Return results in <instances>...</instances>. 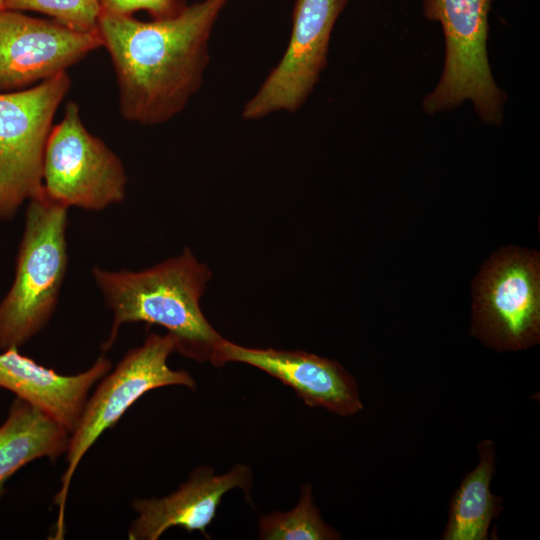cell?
I'll return each instance as SVG.
<instances>
[{
	"label": "cell",
	"instance_id": "cell-6",
	"mask_svg": "<svg viewBox=\"0 0 540 540\" xmlns=\"http://www.w3.org/2000/svg\"><path fill=\"white\" fill-rule=\"evenodd\" d=\"M538 253L502 248L484 264L473 285L471 334L498 352L540 341Z\"/></svg>",
	"mask_w": 540,
	"mask_h": 540
},
{
	"label": "cell",
	"instance_id": "cell-4",
	"mask_svg": "<svg viewBox=\"0 0 540 540\" xmlns=\"http://www.w3.org/2000/svg\"><path fill=\"white\" fill-rule=\"evenodd\" d=\"M174 351L175 340L170 334H148L144 343L130 349L88 397L80 420L70 434L67 466L53 500L58 507L53 539H62L64 535L65 507L74 473L103 432L112 428L137 400L153 389L165 386L195 389L196 382L190 373L169 367L167 361Z\"/></svg>",
	"mask_w": 540,
	"mask_h": 540
},
{
	"label": "cell",
	"instance_id": "cell-3",
	"mask_svg": "<svg viewBox=\"0 0 540 540\" xmlns=\"http://www.w3.org/2000/svg\"><path fill=\"white\" fill-rule=\"evenodd\" d=\"M12 287L0 303V349L20 347L50 321L68 265L67 207L42 193L29 200Z\"/></svg>",
	"mask_w": 540,
	"mask_h": 540
},
{
	"label": "cell",
	"instance_id": "cell-2",
	"mask_svg": "<svg viewBox=\"0 0 540 540\" xmlns=\"http://www.w3.org/2000/svg\"><path fill=\"white\" fill-rule=\"evenodd\" d=\"M94 280L113 313L105 353L116 341L124 323L145 322L167 330L175 351L189 359L212 363L223 337L212 327L200 307L211 271L189 248L141 271L92 269Z\"/></svg>",
	"mask_w": 540,
	"mask_h": 540
},
{
	"label": "cell",
	"instance_id": "cell-8",
	"mask_svg": "<svg viewBox=\"0 0 540 540\" xmlns=\"http://www.w3.org/2000/svg\"><path fill=\"white\" fill-rule=\"evenodd\" d=\"M127 177L118 156L84 126L70 102L52 127L43 157V192L67 208L99 211L125 198Z\"/></svg>",
	"mask_w": 540,
	"mask_h": 540
},
{
	"label": "cell",
	"instance_id": "cell-19",
	"mask_svg": "<svg viewBox=\"0 0 540 540\" xmlns=\"http://www.w3.org/2000/svg\"><path fill=\"white\" fill-rule=\"evenodd\" d=\"M4 0H0V9H2Z\"/></svg>",
	"mask_w": 540,
	"mask_h": 540
},
{
	"label": "cell",
	"instance_id": "cell-12",
	"mask_svg": "<svg viewBox=\"0 0 540 540\" xmlns=\"http://www.w3.org/2000/svg\"><path fill=\"white\" fill-rule=\"evenodd\" d=\"M236 488H240L250 501L252 470L248 465L236 464L219 475L210 466H199L171 494L132 501L137 517L131 522L128 539L157 540L172 527L187 532L199 531L210 539L207 528L214 520L223 496Z\"/></svg>",
	"mask_w": 540,
	"mask_h": 540
},
{
	"label": "cell",
	"instance_id": "cell-14",
	"mask_svg": "<svg viewBox=\"0 0 540 540\" xmlns=\"http://www.w3.org/2000/svg\"><path fill=\"white\" fill-rule=\"evenodd\" d=\"M69 437L54 419L17 397L0 425V499L5 483L20 468L39 458L54 461L65 454Z\"/></svg>",
	"mask_w": 540,
	"mask_h": 540
},
{
	"label": "cell",
	"instance_id": "cell-15",
	"mask_svg": "<svg viewBox=\"0 0 540 540\" xmlns=\"http://www.w3.org/2000/svg\"><path fill=\"white\" fill-rule=\"evenodd\" d=\"M479 462L455 490L442 540H487L490 524L503 511L502 497L490 490L495 473L496 448L491 439L482 440Z\"/></svg>",
	"mask_w": 540,
	"mask_h": 540
},
{
	"label": "cell",
	"instance_id": "cell-10",
	"mask_svg": "<svg viewBox=\"0 0 540 540\" xmlns=\"http://www.w3.org/2000/svg\"><path fill=\"white\" fill-rule=\"evenodd\" d=\"M102 46L97 32L0 9V92L22 90L52 78Z\"/></svg>",
	"mask_w": 540,
	"mask_h": 540
},
{
	"label": "cell",
	"instance_id": "cell-16",
	"mask_svg": "<svg viewBox=\"0 0 540 540\" xmlns=\"http://www.w3.org/2000/svg\"><path fill=\"white\" fill-rule=\"evenodd\" d=\"M261 540H339L340 533L321 517L314 503L310 483L301 487L300 498L290 511L261 515L258 522Z\"/></svg>",
	"mask_w": 540,
	"mask_h": 540
},
{
	"label": "cell",
	"instance_id": "cell-11",
	"mask_svg": "<svg viewBox=\"0 0 540 540\" xmlns=\"http://www.w3.org/2000/svg\"><path fill=\"white\" fill-rule=\"evenodd\" d=\"M228 362L253 366L291 387L309 407H321L338 416L363 409L358 383L335 360L301 350L250 348L223 339L211 364Z\"/></svg>",
	"mask_w": 540,
	"mask_h": 540
},
{
	"label": "cell",
	"instance_id": "cell-9",
	"mask_svg": "<svg viewBox=\"0 0 540 540\" xmlns=\"http://www.w3.org/2000/svg\"><path fill=\"white\" fill-rule=\"evenodd\" d=\"M348 0H296L286 50L257 92L245 104L242 117L257 120L306 102L327 66L334 25Z\"/></svg>",
	"mask_w": 540,
	"mask_h": 540
},
{
	"label": "cell",
	"instance_id": "cell-7",
	"mask_svg": "<svg viewBox=\"0 0 540 540\" xmlns=\"http://www.w3.org/2000/svg\"><path fill=\"white\" fill-rule=\"evenodd\" d=\"M67 72L0 92V221L43 190V157L54 115L70 89Z\"/></svg>",
	"mask_w": 540,
	"mask_h": 540
},
{
	"label": "cell",
	"instance_id": "cell-13",
	"mask_svg": "<svg viewBox=\"0 0 540 540\" xmlns=\"http://www.w3.org/2000/svg\"><path fill=\"white\" fill-rule=\"evenodd\" d=\"M17 349L10 347L0 353V387L37 407L71 434L90 391L111 370V361L102 354L87 370L62 375Z\"/></svg>",
	"mask_w": 540,
	"mask_h": 540
},
{
	"label": "cell",
	"instance_id": "cell-18",
	"mask_svg": "<svg viewBox=\"0 0 540 540\" xmlns=\"http://www.w3.org/2000/svg\"><path fill=\"white\" fill-rule=\"evenodd\" d=\"M100 3L102 11L120 15L146 10L157 18H163L180 10L176 6V0H100Z\"/></svg>",
	"mask_w": 540,
	"mask_h": 540
},
{
	"label": "cell",
	"instance_id": "cell-5",
	"mask_svg": "<svg viewBox=\"0 0 540 540\" xmlns=\"http://www.w3.org/2000/svg\"><path fill=\"white\" fill-rule=\"evenodd\" d=\"M491 3L423 0L424 15L441 24L446 47L441 79L423 100L425 112L449 111L469 100L484 123H502L506 95L493 79L487 51Z\"/></svg>",
	"mask_w": 540,
	"mask_h": 540
},
{
	"label": "cell",
	"instance_id": "cell-1",
	"mask_svg": "<svg viewBox=\"0 0 540 540\" xmlns=\"http://www.w3.org/2000/svg\"><path fill=\"white\" fill-rule=\"evenodd\" d=\"M229 0H203L143 22L101 11L97 31L113 63L122 116L159 125L179 114L199 90L209 40Z\"/></svg>",
	"mask_w": 540,
	"mask_h": 540
},
{
	"label": "cell",
	"instance_id": "cell-17",
	"mask_svg": "<svg viewBox=\"0 0 540 540\" xmlns=\"http://www.w3.org/2000/svg\"><path fill=\"white\" fill-rule=\"evenodd\" d=\"M2 9L36 11L81 32H97L100 0H4Z\"/></svg>",
	"mask_w": 540,
	"mask_h": 540
}]
</instances>
